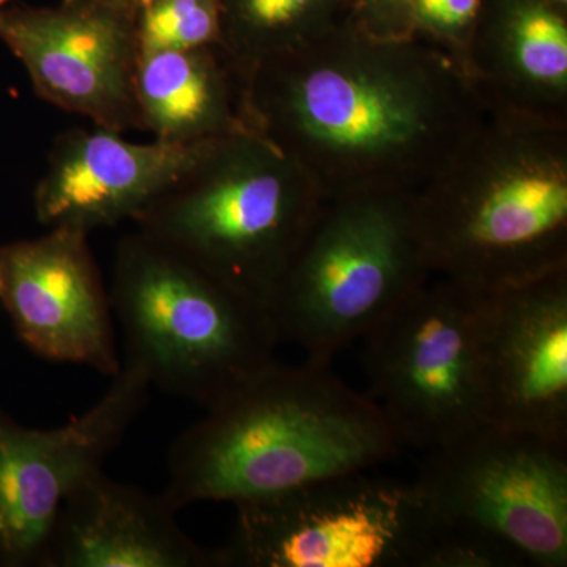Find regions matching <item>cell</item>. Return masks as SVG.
I'll return each instance as SVG.
<instances>
[{
  "instance_id": "obj_1",
  "label": "cell",
  "mask_w": 567,
  "mask_h": 567,
  "mask_svg": "<svg viewBox=\"0 0 567 567\" xmlns=\"http://www.w3.org/2000/svg\"><path fill=\"white\" fill-rule=\"evenodd\" d=\"M254 132L315 178L323 196L416 194L491 104L431 44L377 39L353 21L309 47L257 63Z\"/></svg>"
},
{
  "instance_id": "obj_2",
  "label": "cell",
  "mask_w": 567,
  "mask_h": 567,
  "mask_svg": "<svg viewBox=\"0 0 567 567\" xmlns=\"http://www.w3.org/2000/svg\"><path fill=\"white\" fill-rule=\"evenodd\" d=\"M398 447L382 410L330 363L274 361L175 440L163 496L177 513L204 502L237 505L372 470Z\"/></svg>"
},
{
  "instance_id": "obj_3",
  "label": "cell",
  "mask_w": 567,
  "mask_h": 567,
  "mask_svg": "<svg viewBox=\"0 0 567 567\" xmlns=\"http://www.w3.org/2000/svg\"><path fill=\"white\" fill-rule=\"evenodd\" d=\"M415 213L431 275L477 292L567 268V122L491 106Z\"/></svg>"
},
{
  "instance_id": "obj_4",
  "label": "cell",
  "mask_w": 567,
  "mask_h": 567,
  "mask_svg": "<svg viewBox=\"0 0 567 567\" xmlns=\"http://www.w3.org/2000/svg\"><path fill=\"white\" fill-rule=\"evenodd\" d=\"M110 295L125 360L205 410L276 361L267 306L140 230L117 246Z\"/></svg>"
},
{
  "instance_id": "obj_5",
  "label": "cell",
  "mask_w": 567,
  "mask_h": 567,
  "mask_svg": "<svg viewBox=\"0 0 567 567\" xmlns=\"http://www.w3.org/2000/svg\"><path fill=\"white\" fill-rule=\"evenodd\" d=\"M323 197L292 156L241 133L213 140L133 221L270 309Z\"/></svg>"
},
{
  "instance_id": "obj_6",
  "label": "cell",
  "mask_w": 567,
  "mask_h": 567,
  "mask_svg": "<svg viewBox=\"0 0 567 567\" xmlns=\"http://www.w3.org/2000/svg\"><path fill=\"white\" fill-rule=\"evenodd\" d=\"M429 276L415 194L364 189L324 196L270 311L281 341L300 346L308 360L331 363Z\"/></svg>"
},
{
  "instance_id": "obj_7",
  "label": "cell",
  "mask_w": 567,
  "mask_h": 567,
  "mask_svg": "<svg viewBox=\"0 0 567 567\" xmlns=\"http://www.w3.org/2000/svg\"><path fill=\"white\" fill-rule=\"evenodd\" d=\"M415 486L436 529L503 567L567 566V442L486 423L432 451Z\"/></svg>"
},
{
  "instance_id": "obj_8",
  "label": "cell",
  "mask_w": 567,
  "mask_h": 567,
  "mask_svg": "<svg viewBox=\"0 0 567 567\" xmlns=\"http://www.w3.org/2000/svg\"><path fill=\"white\" fill-rule=\"evenodd\" d=\"M369 472L237 503L219 567H429L435 527L415 483Z\"/></svg>"
},
{
  "instance_id": "obj_9",
  "label": "cell",
  "mask_w": 567,
  "mask_h": 567,
  "mask_svg": "<svg viewBox=\"0 0 567 567\" xmlns=\"http://www.w3.org/2000/svg\"><path fill=\"white\" fill-rule=\"evenodd\" d=\"M486 295L431 275L363 336L371 399L399 443L435 451L488 423L481 365Z\"/></svg>"
},
{
  "instance_id": "obj_10",
  "label": "cell",
  "mask_w": 567,
  "mask_h": 567,
  "mask_svg": "<svg viewBox=\"0 0 567 567\" xmlns=\"http://www.w3.org/2000/svg\"><path fill=\"white\" fill-rule=\"evenodd\" d=\"M111 386L54 429L21 425L0 409V567L41 566L66 498L102 472L147 405L151 382L123 360Z\"/></svg>"
},
{
  "instance_id": "obj_11",
  "label": "cell",
  "mask_w": 567,
  "mask_h": 567,
  "mask_svg": "<svg viewBox=\"0 0 567 567\" xmlns=\"http://www.w3.org/2000/svg\"><path fill=\"white\" fill-rule=\"evenodd\" d=\"M0 41L24 65L44 102L99 128L144 132L136 99L142 52L130 7L114 0L3 7Z\"/></svg>"
},
{
  "instance_id": "obj_12",
  "label": "cell",
  "mask_w": 567,
  "mask_h": 567,
  "mask_svg": "<svg viewBox=\"0 0 567 567\" xmlns=\"http://www.w3.org/2000/svg\"><path fill=\"white\" fill-rule=\"evenodd\" d=\"M0 303L37 357L107 377L121 369L111 295L84 230L51 227L0 246Z\"/></svg>"
},
{
  "instance_id": "obj_13",
  "label": "cell",
  "mask_w": 567,
  "mask_h": 567,
  "mask_svg": "<svg viewBox=\"0 0 567 567\" xmlns=\"http://www.w3.org/2000/svg\"><path fill=\"white\" fill-rule=\"evenodd\" d=\"M481 365L488 423L567 442V268L486 295Z\"/></svg>"
},
{
  "instance_id": "obj_14",
  "label": "cell",
  "mask_w": 567,
  "mask_h": 567,
  "mask_svg": "<svg viewBox=\"0 0 567 567\" xmlns=\"http://www.w3.org/2000/svg\"><path fill=\"white\" fill-rule=\"evenodd\" d=\"M212 141L136 144L99 126L95 132L62 133L33 194L37 218L48 227L87 234L133 221L197 162Z\"/></svg>"
},
{
  "instance_id": "obj_15",
  "label": "cell",
  "mask_w": 567,
  "mask_h": 567,
  "mask_svg": "<svg viewBox=\"0 0 567 567\" xmlns=\"http://www.w3.org/2000/svg\"><path fill=\"white\" fill-rule=\"evenodd\" d=\"M177 511L99 472L63 502L40 567H219L218 548L186 535Z\"/></svg>"
},
{
  "instance_id": "obj_16",
  "label": "cell",
  "mask_w": 567,
  "mask_h": 567,
  "mask_svg": "<svg viewBox=\"0 0 567 567\" xmlns=\"http://www.w3.org/2000/svg\"><path fill=\"white\" fill-rule=\"evenodd\" d=\"M491 106L567 122V13L548 0H483L465 63Z\"/></svg>"
},
{
  "instance_id": "obj_17",
  "label": "cell",
  "mask_w": 567,
  "mask_h": 567,
  "mask_svg": "<svg viewBox=\"0 0 567 567\" xmlns=\"http://www.w3.org/2000/svg\"><path fill=\"white\" fill-rule=\"evenodd\" d=\"M249 76L251 71L223 43L142 52L136 99L144 132L171 144L256 133Z\"/></svg>"
},
{
  "instance_id": "obj_18",
  "label": "cell",
  "mask_w": 567,
  "mask_h": 567,
  "mask_svg": "<svg viewBox=\"0 0 567 567\" xmlns=\"http://www.w3.org/2000/svg\"><path fill=\"white\" fill-rule=\"evenodd\" d=\"M350 21L352 0H223V43L251 71Z\"/></svg>"
},
{
  "instance_id": "obj_19",
  "label": "cell",
  "mask_w": 567,
  "mask_h": 567,
  "mask_svg": "<svg viewBox=\"0 0 567 567\" xmlns=\"http://www.w3.org/2000/svg\"><path fill=\"white\" fill-rule=\"evenodd\" d=\"M134 29L141 52L215 47L223 43V0H141Z\"/></svg>"
},
{
  "instance_id": "obj_20",
  "label": "cell",
  "mask_w": 567,
  "mask_h": 567,
  "mask_svg": "<svg viewBox=\"0 0 567 567\" xmlns=\"http://www.w3.org/2000/svg\"><path fill=\"white\" fill-rule=\"evenodd\" d=\"M483 0H413V35L465 71ZM466 73V71H465Z\"/></svg>"
},
{
  "instance_id": "obj_21",
  "label": "cell",
  "mask_w": 567,
  "mask_h": 567,
  "mask_svg": "<svg viewBox=\"0 0 567 567\" xmlns=\"http://www.w3.org/2000/svg\"><path fill=\"white\" fill-rule=\"evenodd\" d=\"M353 22L377 39L413 35V0H352Z\"/></svg>"
},
{
  "instance_id": "obj_22",
  "label": "cell",
  "mask_w": 567,
  "mask_h": 567,
  "mask_svg": "<svg viewBox=\"0 0 567 567\" xmlns=\"http://www.w3.org/2000/svg\"><path fill=\"white\" fill-rule=\"evenodd\" d=\"M548 2H550L551 6L557 7V9L566 11L567 13V0H548Z\"/></svg>"
},
{
  "instance_id": "obj_23",
  "label": "cell",
  "mask_w": 567,
  "mask_h": 567,
  "mask_svg": "<svg viewBox=\"0 0 567 567\" xmlns=\"http://www.w3.org/2000/svg\"><path fill=\"white\" fill-rule=\"evenodd\" d=\"M114 2L122 3V6L130 7V9H136L137 3L141 2V0H114Z\"/></svg>"
},
{
  "instance_id": "obj_24",
  "label": "cell",
  "mask_w": 567,
  "mask_h": 567,
  "mask_svg": "<svg viewBox=\"0 0 567 567\" xmlns=\"http://www.w3.org/2000/svg\"><path fill=\"white\" fill-rule=\"evenodd\" d=\"M10 0H0V10L3 9V7H7V3H9Z\"/></svg>"
}]
</instances>
